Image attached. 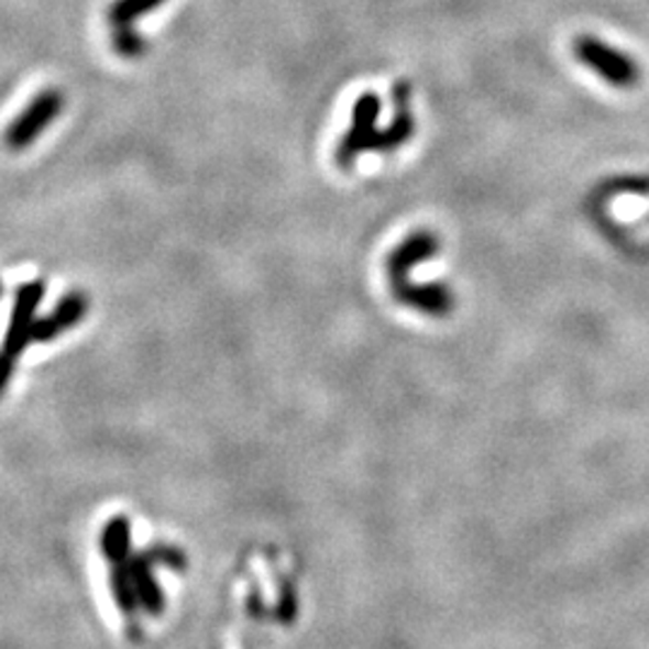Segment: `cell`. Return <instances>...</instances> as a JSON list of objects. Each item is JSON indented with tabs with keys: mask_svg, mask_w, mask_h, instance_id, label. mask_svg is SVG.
<instances>
[{
	"mask_svg": "<svg viewBox=\"0 0 649 649\" xmlns=\"http://www.w3.org/2000/svg\"><path fill=\"white\" fill-rule=\"evenodd\" d=\"M154 563H180V553L172 547H157L142 556L130 553L123 561L113 563V590L116 600L125 608L128 614L145 608L154 614L162 608V592L157 587V580L152 575Z\"/></svg>",
	"mask_w": 649,
	"mask_h": 649,
	"instance_id": "1",
	"label": "cell"
},
{
	"mask_svg": "<svg viewBox=\"0 0 649 649\" xmlns=\"http://www.w3.org/2000/svg\"><path fill=\"white\" fill-rule=\"evenodd\" d=\"M44 292V282H28L15 292V306H12L8 332L3 337V344H0V397H3L12 373H15L22 352L34 342L32 330Z\"/></svg>",
	"mask_w": 649,
	"mask_h": 649,
	"instance_id": "2",
	"label": "cell"
},
{
	"mask_svg": "<svg viewBox=\"0 0 649 649\" xmlns=\"http://www.w3.org/2000/svg\"><path fill=\"white\" fill-rule=\"evenodd\" d=\"M575 54L590 70H594L596 75L604 77L608 85H614L618 89L635 87L640 80L638 63L628 58L626 54H620L618 48L604 44L602 38L580 36L575 42Z\"/></svg>",
	"mask_w": 649,
	"mask_h": 649,
	"instance_id": "3",
	"label": "cell"
},
{
	"mask_svg": "<svg viewBox=\"0 0 649 649\" xmlns=\"http://www.w3.org/2000/svg\"><path fill=\"white\" fill-rule=\"evenodd\" d=\"M63 111V95L58 89H44L38 92L24 111L12 121L6 130V145L8 150H28L30 145L38 140V135L54 123Z\"/></svg>",
	"mask_w": 649,
	"mask_h": 649,
	"instance_id": "4",
	"label": "cell"
},
{
	"mask_svg": "<svg viewBox=\"0 0 649 649\" xmlns=\"http://www.w3.org/2000/svg\"><path fill=\"white\" fill-rule=\"evenodd\" d=\"M381 116V99L373 92L361 95L354 103L352 111V128L346 130L340 145L334 150V162L340 168H352L363 152H371V145L375 135H378V128L375 121Z\"/></svg>",
	"mask_w": 649,
	"mask_h": 649,
	"instance_id": "5",
	"label": "cell"
},
{
	"mask_svg": "<svg viewBox=\"0 0 649 649\" xmlns=\"http://www.w3.org/2000/svg\"><path fill=\"white\" fill-rule=\"evenodd\" d=\"M440 251V239L433 231H414L402 241L397 249L387 257V275H389V287H397V284L409 279V270L426 263V260H433Z\"/></svg>",
	"mask_w": 649,
	"mask_h": 649,
	"instance_id": "6",
	"label": "cell"
},
{
	"mask_svg": "<svg viewBox=\"0 0 649 649\" xmlns=\"http://www.w3.org/2000/svg\"><path fill=\"white\" fill-rule=\"evenodd\" d=\"M89 310V298L82 292H68L61 301L56 304L54 314L46 318H36L34 320V330H32V340L34 342H51L58 340L63 332H68L77 328L87 316Z\"/></svg>",
	"mask_w": 649,
	"mask_h": 649,
	"instance_id": "7",
	"label": "cell"
},
{
	"mask_svg": "<svg viewBox=\"0 0 649 649\" xmlns=\"http://www.w3.org/2000/svg\"><path fill=\"white\" fill-rule=\"evenodd\" d=\"M393 294L399 304H405L414 310H419L424 316L431 318H446L454 306L452 292L446 284H414V282H402L393 287Z\"/></svg>",
	"mask_w": 649,
	"mask_h": 649,
	"instance_id": "8",
	"label": "cell"
},
{
	"mask_svg": "<svg viewBox=\"0 0 649 649\" xmlns=\"http://www.w3.org/2000/svg\"><path fill=\"white\" fill-rule=\"evenodd\" d=\"M130 543H133V531H130V522L125 517H111L107 527L101 531V551L107 556L109 563H119L130 553Z\"/></svg>",
	"mask_w": 649,
	"mask_h": 649,
	"instance_id": "9",
	"label": "cell"
},
{
	"mask_svg": "<svg viewBox=\"0 0 649 649\" xmlns=\"http://www.w3.org/2000/svg\"><path fill=\"white\" fill-rule=\"evenodd\" d=\"M164 0H113L107 10V20L113 30H130L147 12L157 10Z\"/></svg>",
	"mask_w": 649,
	"mask_h": 649,
	"instance_id": "10",
	"label": "cell"
},
{
	"mask_svg": "<svg viewBox=\"0 0 649 649\" xmlns=\"http://www.w3.org/2000/svg\"><path fill=\"white\" fill-rule=\"evenodd\" d=\"M113 48H116V54L123 56V58H135L142 54V51H145V42H142V36L133 28L113 30Z\"/></svg>",
	"mask_w": 649,
	"mask_h": 649,
	"instance_id": "11",
	"label": "cell"
},
{
	"mask_svg": "<svg viewBox=\"0 0 649 649\" xmlns=\"http://www.w3.org/2000/svg\"><path fill=\"white\" fill-rule=\"evenodd\" d=\"M0 296H3V284H0Z\"/></svg>",
	"mask_w": 649,
	"mask_h": 649,
	"instance_id": "12",
	"label": "cell"
}]
</instances>
